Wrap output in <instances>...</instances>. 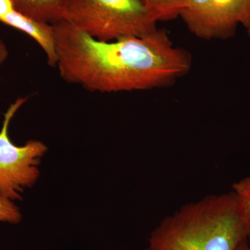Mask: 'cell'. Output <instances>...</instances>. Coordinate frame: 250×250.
Returning a JSON list of instances; mask_svg holds the SVG:
<instances>
[{
    "mask_svg": "<svg viewBox=\"0 0 250 250\" xmlns=\"http://www.w3.org/2000/svg\"><path fill=\"white\" fill-rule=\"evenodd\" d=\"M51 24L61 77L90 91L119 93L164 88L191 68V55L176 47L165 29H157L143 37L105 42L66 20Z\"/></svg>",
    "mask_w": 250,
    "mask_h": 250,
    "instance_id": "obj_1",
    "label": "cell"
},
{
    "mask_svg": "<svg viewBox=\"0 0 250 250\" xmlns=\"http://www.w3.org/2000/svg\"><path fill=\"white\" fill-rule=\"evenodd\" d=\"M248 243L233 191L182 207L151 233L146 250H239Z\"/></svg>",
    "mask_w": 250,
    "mask_h": 250,
    "instance_id": "obj_2",
    "label": "cell"
},
{
    "mask_svg": "<svg viewBox=\"0 0 250 250\" xmlns=\"http://www.w3.org/2000/svg\"><path fill=\"white\" fill-rule=\"evenodd\" d=\"M64 20L105 42L143 37L157 29V21L140 0H66Z\"/></svg>",
    "mask_w": 250,
    "mask_h": 250,
    "instance_id": "obj_3",
    "label": "cell"
},
{
    "mask_svg": "<svg viewBox=\"0 0 250 250\" xmlns=\"http://www.w3.org/2000/svg\"><path fill=\"white\" fill-rule=\"evenodd\" d=\"M18 98L4 114L0 131V193L9 200H22L24 188L30 187L39 176L41 158L47 152L43 143L29 141L23 146L11 142L8 129L15 113L27 101Z\"/></svg>",
    "mask_w": 250,
    "mask_h": 250,
    "instance_id": "obj_4",
    "label": "cell"
},
{
    "mask_svg": "<svg viewBox=\"0 0 250 250\" xmlns=\"http://www.w3.org/2000/svg\"><path fill=\"white\" fill-rule=\"evenodd\" d=\"M218 39L225 40L236 34L238 26L250 29V0H210Z\"/></svg>",
    "mask_w": 250,
    "mask_h": 250,
    "instance_id": "obj_5",
    "label": "cell"
},
{
    "mask_svg": "<svg viewBox=\"0 0 250 250\" xmlns=\"http://www.w3.org/2000/svg\"><path fill=\"white\" fill-rule=\"evenodd\" d=\"M0 22L19 29L31 36L43 49L49 66L57 67L58 58L56 51L55 36L52 24L34 21L15 9L2 18Z\"/></svg>",
    "mask_w": 250,
    "mask_h": 250,
    "instance_id": "obj_6",
    "label": "cell"
},
{
    "mask_svg": "<svg viewBox=\"0 0 250 250\" xmlns=\"http://www.w3.org/2000/svg\"><path fill=\"white\" fill-rule=\"evenodd\" d=\"M180 17L188 30L202 40L218 39L216 24L210 0H187Z\"/></svg>",
    "mask_w": 250,
    "mask_h": 250,
    "instance_id": "obj_7",
    "label": "cell"
},
{
    "mask_svg": "<svg viewBox=\"0 0 250 250\" xmlns=\"http://www.w3.org/2000/svg\"><path fill=\"white\" fill-rule=\"evenodd\" d=\"M14 9L38 22L52 24L64 20L66 0H12Z\"/></svg>",
    "mask_w": 250,
    "mask_h": 250,
    "instance_id": "obj_8",
    "label": "cell"
},
{
    "mask_svg": "<svg viewBox=\"0 0 250 250\" xmlns=\"http://www.w3.org/2000/svg\"><path fill=\"white\" fill-rule=\"evenodd\" d=\"M157 22L170 21L180 16L187 0H140Z\"/></svg>",
    "mask_w": 250,
    "mask_h": 250,
    "instance_id": "obj_9",
    "label": "cell"
},
{
    "mask_svg": "<svg viewBox=\"0 0 250 250\" xmlns=\"http://www.w3.org/2000/svg\"><path fill=\"white\" fill-rule=\"evenodd\" d=\"M243 220L246 223L248 243L250 246V177L241 179L233 184Z\"/></svg>",
    "mask_w": 250,
    "mask_h": 250,
    "instance_id": "obj_10",
    "label": "cell"
},
{
    "mask_svg": "<svg viewBox=\"0 0 250 250\" xmlns=\"http://www.w3.org/2000/svg\"><path fill=\"white\" fill-rule=\"evenodd\" d=\"M22 220L19 208L12 200L0 193V222L18 224Z\"/></svg>",
    "mask_w": 250,
    "mask_h": 250,
    "instance_id": "obj_11",
    "label": "cell"
},
{
    "mask_svg": "<svg viewBox=\"0 0 250 250\" xmlns=\"http://www.w3.org/2000/svg\"><path fill=\"white\" fill-rule=\"evenodd\" d=\"M14 9L12 0H0V21Z\"/></svg>",
    "mask_w": 250,
    "mask_h": 250,
    "instance_id": "obj_12",
    "label": "cell"
},
{
    "mask_svg": "<svg viewBox=\"0 0 250 250\" xmlns=\"http://www.w3.org/2000/svg\"><path fill=\"white\" fill-rule=\"evenodd\" d=\"M7 56V51L2 42H0V62H3Z\"/></svg>",
    "mask_w": 250,
    "mask_h": 250,
    "instance_id": "obj_13",
    "label": "cell"
},
{
    "mask_svg": "<svg viewBox=\"0 0 250 250\" xmlns=\"http://www.w3.org/2000/svg\"><path fill=\"white\" fill-rule=\"evenodd\" d=\"M239 250H250V246L249 243H246L244 246L241 247Z\"/></svg>",
    "mask_w": 250,
    "mask_h": 250,
    "instance_id": "obj_14",
    "label": "cell"
},
{
    "mask_svg": "<svg viewBox=\"0 0 250 250\" xmlns=\"http://www.w3.org/2000/svg\"><path fill=\"white\" fill-rule=\"evenodd\" d=\"M248 32H249V33H250V30H249V31H248Z\"/></svg>",
    "mask_w": 250,
    "mask_h": 250,
    "instance_id": "obj_15",
    "label": "cell"
}]
</instances>
